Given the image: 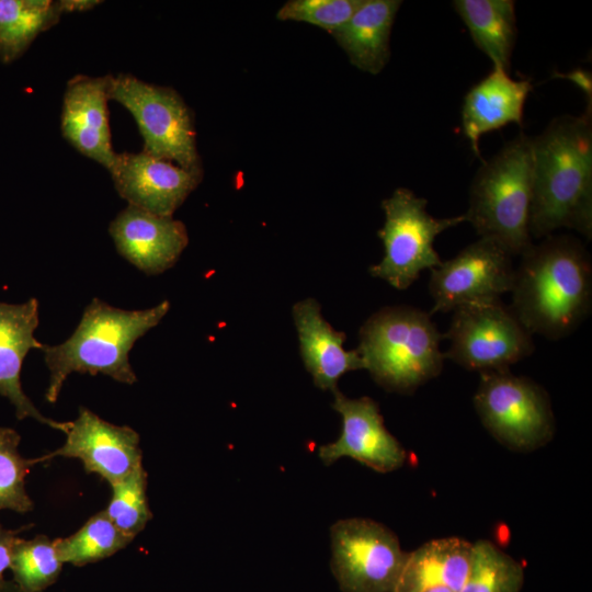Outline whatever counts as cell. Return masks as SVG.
Segmentation results:
<instances>
[{
	"instance_id": "d4e9b609",
	"label": "cell",
	"mask_w": 592,
	"mask_h": 592,
	"mask_svg": "<svg viewBox=\"0 0 592 592\" xmlns=\"http://www.w3.org/2000/svg\"><path fill=\"white\" fill-rule=\"evenodd\" d=\"M524 569L490 540L473 543L470 568L459 592H520Z\"/></svg>"
},
{
	"instance_id": "d6a6232c",
	"label": "cell",
	"mask_w": 592,
	"mask_h": 592,
	"mask_svg": "<svg viewBox=\"0 0 592 592\" xmlns=\"http://www.w3.org/2000/svg\"><path fill=\"white\" fill-rule=\"evenodd\" d=\"M422 592H455V591L447 588H432V589H426Z\"/></svg>"
},
{
	"instance_id": "ffe728a7",
	"label": "cell",
	"mask_w": 592,
	"mask_h": 592,
	"mask_svg": "<svg viewBox=\"0 0 592 592\" xmlns=\"http://www.w3.org/2000/svg\"><path fill=\"white\" fill-rule=\"evenodd\" d=\"M402 1L363 0L361 7L331 35L357 69L378 75L390 58V33Z\"/></svg>"
},
{
	"instance_id": "1f68e13d",
	"label": "cell",
	"mask_w": 592,
	"mask_h": 592,
	"mask_svg": "<svg viewBox=\"0 0 592 592\" xmlns=\"http://www.w3.org/2000/svg\"><path fill=\"white\" fill-rule=\"evenodd\" d=\"M0 592H29L21 588L14 580H2L0 582ZM44 592V591H42Z\"/></svg>"
},
{
	"instance_id": "83f0119b",
	"label": "cell",
	"mask_w": 592,
	"mask_h": 592,
	"mask_svg": "<svg viewBox=\"0 0 592 592\" xmlns=\"http://www.w3.org/2000/svg\"><path fill=\"white\" fill-rule=\"evenodd\" d=\"M20 434L11 428H0V511L25 513L33 502L25 489V478L37 458H24L19 453Z\"/></svg>"
},
{
	"instance_id": "44dd1931",
	"label": "cell",
	"mask_w": 592,
	"mask_h": 592,
	"mask_svg": "<svg viewBox=\"0 0 592 592\" xmlns=\"http://www.w3.org/2000/svg\"><path fill=\"white\" fill-rule=\"evenodd\" d=\"M473 543L458 537L430 540L412 553L394 592H422L432 588H447L459 592L471 561Z\"/></svg>"
},
{
	"instance_id": "52a82bcc",
	"label": "cell",
	"mask_w": 592,
	"mask_h": 592,
	"mask_svg": "<svg viewBox=\"0 0 592 592\" xmlns=\"http://www.w3.org/2000/svg\"><path fill=\"white\" fill-rule=\"evenodd\" d=\"M474 405L483 426L512 451L537 449L555 434V418L546 390L509 369L481 373Z\"/></svg>"
},
{
	"instance_id": "e0dca14e",
	"label": "cell",
	"mask_w": 592,
	"mask_h": 592,
	"mask_svg": "<svg viewBox=\"0 0 592 592\" xmlns=\"http://www.w3.org/2000/svg\"><path fill=\"white\" fill-rule=\"evenodd\" d=\"M38 322V301L35 298L24 304L0 303V395L14 406L19 420L32 418L66 434L70 421L46 418L22 389L23 361L31 350H42L44 345L34 337Z\"/></svg>"
},
{
	"instance_id": "2e32d148",
	"label": "cell",
	"mask_w": 592,
	"mask_h": 592,
	"mask_svg": "<svg viewBox=\"0 0 592 592\" xmlns=\"http://www.w3.org/2000/svg\"><path fill=\"white\" fill-rule=\"evenodd\" d=\"M109 76L72 77L64 93L60 119L64 138L107 171L117 155L112 146L109 123Z\"/></svg>"
},
{
	"instance_id": "ac0fdd59",
	"label": "cell",
	"mask_w": 592,
	"mask_h": 592,
	"mask_svg": "<svg viewBox=\"0 0 592 592\" xmlns=\"http://www.w3.org/2000/svg\"><path fill=\"white\" fill-rule=\"evenodd\" d=\"M293 317L305 367L317 387L333 392L338 389L341 376L364 368L357 349H344V332L337 331L325 320L316 299L307 298L296 303Z\"/></svg>"
},
{
	"instance_id": "8992f818",
	"label": "cell",
	"mask_w": 592,
	"mask_h": 592,
	"mask_svg": "<svg viewBox=\"0 0 592 592\" xmlns=\"http://www.w3.org/2000/svg\"><path fill=\"white\" fill-rule=\"evenodd\" d=\"M428 201L411 190L399 187L382 202L385 223L378 231L383 241L382 261L369 267L374 277L397 289L408 288L424 270L442 263L433 243L444 230L466 221L465 215L435 218L426 212Z\"/></svg>"
},
{
	"instance_id": "f1b7e54d",
	"label": "cell",
	"mask_w": 592,
	"mask_h": 592,
	"mask_svg": "<svg viewBox=\"0 0 592 592\" xmlns=\"http://www.w3.org/2000/svg\"><path fill=\"white\" fill-rule=\"evenodd\" d=\"M363 0H289L276 13L280 21L312 24L332 34L346 23Z\"/></svg>"
},
{
	"instance_id": "277c9868",
	"label": "cell",
	"mask_w": 592,
	"mask_h": 592,
	"mask_svg": "<svg viewBox=\"0 0 592 592\" xmlns=\"http://www.w3.org/2000/svg\"><path fill=\"white\" fill-rule=\"evenodd\" d=\"M442 335L431 315L409 306L385 307L360 330L364 368L389 391L410 394L443 367Z\"/></svg>"
},
{
	"instance_id": "8fae6325",
	"label": "cell",
	"mask_w": 592,
	"mask_h": 592,
	"mask_svg": "<svg viewBox=\"0 0 592 592\" xmlns=\"http://www.w3.org/2000/svg\"><path fill=\"white\" fill-rule=\"evenodd\" d=\"M512 254L498 241L480 237L454 258L431 270L429 291L434 312L500 300L513 283Z\"/></svg>"
},
{
	"instance_id": "f546056e",
	"label": "cell",
	"mask_w": 592,
	"mask_h": 592,
	"mask_svg": "<svg viewBox=\"0 0 592 592\" xmlns=\"http://www.w3.org/2000/svg\"><path fill=\"white\" fill-rule=\"evenodd\" d=\"M23 530L12 531L0 525V582L4 579L3 572L11 566L12 551L19 538L18 534Z\"/></svg>"
},
{
	"instance_id": "6da1fadb",
	"label": "cell",
	"mask_w": 592,
	"mask_h": 592,
	"mask_svg": "<svg viewBox=\"0 0 592 592\" xmlns=\"http://www.w3.org/2000/svg\"><path fill=\"white\" fill-rule=\"evenodd\" d=\"M530 232L537 239L560 228L592 236L591 107L554 118L532 138Z\"/></svg>"
},
{
	"instance_id": "4fadbf2b",
	"label": "cell",
	"mask_w": 592,
	"mask_h": 592,
	"mask_svg": "<svg viewBox=\"0 0 592 592\" xmlns=\"http://www.w3.org/2000/svg\"><path fill=\"white\" fill-rule=\"evenodd\" d=\"M333 396L332 408L342 418V431L338 440L319 447L323 464L351 457L378 473L402 467L408 453L386 429L376 401L369 397L348 398L338 389Z\"/></svg>"
},
{
	"instance_id": "9c48e42d",
	"label": "cell",
	"mask_w": 592,
	"mask_h": 592,
	"mask_svg": "<svg viewBox=\"0 0 592 592\" xmlns=\"http://www.w3.org/2000/svg\"><path fill=\"white\" fill-rule=\"evenodd\" d=\"M445 337L444 357L480 373L508 371L534 351L532 334L501 300L455 309Z\"/></svg>"
},
{
	"instance_id": "603a6c76",
	"label": "cell",
	"mask_w": 592,
	"mask_h": 592,
	"mask_svg": "<svg viewBox=\"0 0 592 592\" xmlns=\"http://www.w3.org/2000/svg\"><path fill=\"white\" fill-rule=\"evenodd\" d=\"M61 14L57 1L0 0V60L9 64L21 57Z\"/></svg>"
},
{
	"instance_id": "9a60e30c",
	"label": "cell",
	"mask_w": 592,
	"mask_h": 592,
	"mask_svg": "<svg viewBox=\"0 0 592 592\" xmlns=\"http://www.w3.org/2000/svg\"><path fill=\"white\" fill-rule=\"evenodd\" d=\"M109 231L117 252L149 275L173 266L189 242L182 221L130 205L116 215Z\"/></svg>"
},
{
	"instance_id": "30bf717a",
	"label": "cell",
	"mask_w": 592,
	"mask_h": 592,
	"mask_svg": "<svg viewBox=\"0 0 592 592\" xmlns=\"http://www.w3.org/2000/svg\"><path fill=\"white\" fill-rule=\"evenodd\" d=\"M331 570L342 592H394L408 558L396 534L369 519L331 526Z\"/></svg>"
},
{
	"instance_id": "7a4b0ae2",
	"label": "cell",
	"mask_w": 592,
	"mask_h": 592,
	"mask_svg": "<svg viewBox=\"0 0 592 592\" xmlns=\"http://www.w3.org/2000/svg\"><path fill=\"white\" fill-rule=\"evenodd\" d=\"M510 293V309L531 334L565 338L591 309L590 254L572 236H547L521 255Z\"/></svg>"
},
{
	"instance_id": "7c38bea8",
	"label": "cell",
	"mask_w": 592,
	"mask_h": 592,
	"mask_svg": "<svg viewBox=\"0 0 592 592\" xmlns=\"http://www.w3.org/2000/svg\"><path fill=\"white\" fill-rule=\"evenodd\" d=\"M55 457L80 459L88 474L99 475L110 486L143 465L138 433L127 425L110 423L87 408H80L78 418L70 421L65 443L37 460Z\"/></svg>"
},
{
	"instance_id": "4dcf8cb0",
	"label": "cell",
	"mask_w": 592,
	"mask_h": 592,
	"mask_svg": "<svg viewBox=\"0 0 592 592\" xmlns=\"http://www.w3.org/2000/svg\"><path fill=\"white\" fill-rule=\"evenodd\" d=\"M61 13L84 12L102 3L100 0H58Z\"/></svg>"
},
{
	"instance_id": "7402d4cb",
	"label": "cell",
	"mask_w": 592,
	"mask_h": 592,
	"mask_svg": "<svg viewBox=\"0 0 592 592\" xmlns=\"http://www.w3.org/2000/svg\"><path fill=\"white\" fill-rule=\"evenodd\" d=\"M452 4L475 45L491 60L493 67L509 72L517 35L515 2L455 0Z\"/></svg>"
},
{
	"instance_id": "5b68a950",
	"label": "cell",
	"mask_w": 592,
	"mask_h": 592,
	"mask_svg": "<svg viewBox=\"0 0 592 592\" xmlns=\"http://www.w3.org/2000/svg\"><path fill=\"white\" fill-rule=\"evenodd\" d=\"M532 182V138L521 133L478 169L466 221L480 237L498 241L512 255H522L533 244Z\"/></svg>"
},
{
	"instance_id": "ba28073f",
	"label": "cell",
	"mask_w": 592,
	"mask_h": 592,
	"mask_svg": "<svg viewBox=\"0 0 592 592\" xmlns=\"http://www.w3.org/2000/svg\"><path fill=\"white\" fill-rule=\"evenodd\" d=\"M109 99L135 118L144 139L143 151L186 170L202 171L193 116L177 91L130 73L110 75Z\"/></svg>"
},
{
	"instance_id": "484cf974",
	"label": "cell",
	"mask_w": 592,
	"mask_h": 592,
	"mask_svg": "<svg viewBox=\"0 0 592 592\" xmlns=\"http://www.w3.org/2000/svg\"><path fill=\"white\" fill-rule=\"evenodd\" d=\"M62 562L54 540L45 535L32 539L18 538L12 551L10 569L13 580L29 592H42L53 584L61 570Z\"/></svg>"
},
{
	"instance_id": "5bb4252c",
	"label": "cell",
	"mask_w": 592,
	"mask_h": 592,
	"mask_svg": "<svg viewBox=\"0 0 592 592\" xmlns=\"http://www.w3.org/2000/svg\"><path fill=\"white\" fill-rule=\"evenodd\" d=\"M109 172L128 205L164 217H172L202 180V171L186 170L145 151L117 153Z\"/></svg>"
},
{
	"instance_id": "3957f363",
	"label": "cell",
	"mask_w": 592,
	"mask_h": 592,
	"mask_svg": "<svg viewBox=\"0 0 592 592\" xmlns=\"http://www.w3.org/2000/svg\"><path fill=\"white\" fill-rule=\"evenodd\" d=\"M170 308L168 300L144 310H125L94 298L73 333L58 345H43L49 371L45 398L54 403L72 373L102 374L132 385L137 377L128 354L134 343L156 327Z\"/></svg>"
},
{
	"instance_id": "4316f807",
	"label": "cell",
	"mask_w": 592,
	"mask_h": 592,
	"mask_svg": "<svg viewBox=\"0 0 592 592\" xmlns=\"http://www.w3.org/2000/svg\"><path fill=\"white\" fill-rule=\"evenodd\" d=\"M111 488L112 496L104 511L123 534L134 539L152 517L146 494L147 473L140 465Z\"/></svg>"
},
{
	"instance_id": "d6986e66",
	"label": "cell",
	"mask_w": 592,
	"mask_h": 592,
	"mask_svg": "<svg viewBox=\"0 0 592 592\" xmlns=\"http://www.w3.org/2000/svg\"><path fill=\"white\" fill-rule=\"evenodd\" d=\"M532 90L528 80H515L501 68L474 84L464 98L463 132L476 156L480 137L508 124H522L524 105Z\"/></svg>"
},
{
	"instance_id": "cb8c5ba5",
	"label": "cell",
	"mask_w": 592,
	"mask_h": 592,
	"mask_svg": "<svg viewBox=\"0 0 592 592\" xmlns=\"http://www.w3.org/2000/svg\"><path fill=\"white\" fill-rule=\"evenodd\" d=\"M133 538L123 534L105 511L92 515L76 533L54 540L60 561L83 566L110 557Z\"/></svg>"
}]
</instances>
